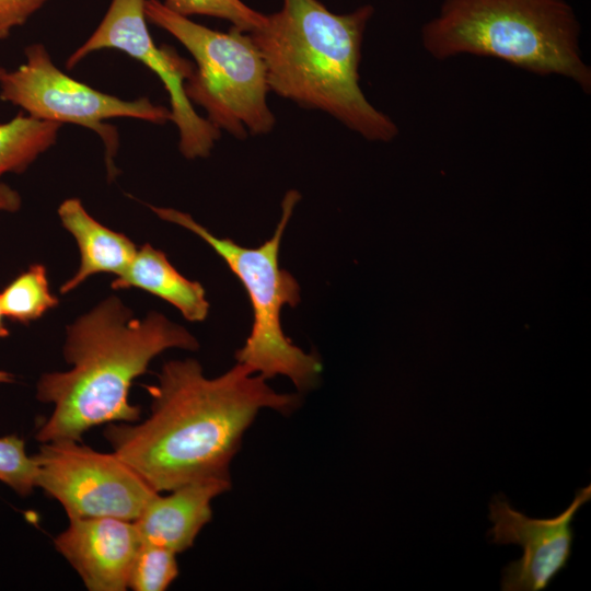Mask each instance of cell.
<instances>
[{"mask_svg": "<svg viewBox=\"0 0 591 591\" xmlns=\"http://www.w3.org/2000/svg\"><path fill=\"white\" fill-rule=\"evenodd\" d=\"M266 381L239 362L209 379L195 359L169 361L157 383L146 386L149 416L108 424L104 437L158 493L205 478H230V464L257 414L270 408L289 415L301 404L300 393H277Z\"/></svg>", "mask_w": 591, "mask_h": 591, "instance_id": "1", "label": "cell"}, {"mask_svg": "<svg viewBox=\"0 0 591 591\" xmlns=\"http://www.w3.org/2000/svg\"><path fill=\"white\" fill-rule=\"evenodd\" d=\"M197 350V339L159 312L136 318L117 297H109L67 327L63 357L71 369L40 376L36 397L53 405L36 439L81 441L91 428L140 420L129 402L135 379L161 352Z\"/></svg>", "mask_w": 591, "mask_h": 591, "instance_id": "2", "label": "cell"}, {"mask_svg": "<svg viewBox=\"0 0 591 591\" xmlns=\"http://www.w3.org/2000/svg\"><path fill=\"white\" fill-rule=\"evenodd\" d=\"M373 14L371 4L337 14L318 0H282L279 11L248 33L264 60L269 91L324 112L368 140L394 139L396 124L359 84L363 35Z\"/></svg>", "mask_w": 591, "mask_h": 591, "instance_id": "3", "label": "cell"}, {"mask_svg": "<svg viewBox=\"0 0 591 591\" xmlns=\"http://www.w3.org/2000/svg\"><path fill=\"white\" fill-rule=\"evenodd\" d=\"M580 24L566 0H443L421 27L436 59L495 57L540 76L557 74L591 91L579 46Z\"/></svg>", "mask_w": 591, "mask_h": 591, "instance_id": "4", "label": "cell"}, {"mask_svg": "<svg viewBox=\"0 0 591 591\" xmlns=\"http://www.w3.org/2000/svg\"><path fill=\"white\" fill-rule=\"evenodd\" d=\"M300 198L294 189L285 195L281 218L273 236L256 248L215 236L185 212L161 207L151 209L161 219L201 237L245 287L253 308V325L245 344L235 352L236 361L266 380L287 376L298 392L303 393L316 384L323 366L316 354L303 351L282 332L281 308H293L300 302V287L290 273L279 267L280 241Z\"/></svg>", "mask_w": 591, "mask_h": 591, "instance_id": "5", "label": "cell"}, {"mask_svg": "<svg viewBox=\"0 0 591 591\" xmlns=\"http://www.w3.org/2000/svg\"><path fill=\"white\" fill-rule=\"evenodd\" d=\"M148 22L174 36L196 66L184 83L190 103L201 106L219 130L239 139L270 132L276 118L267 104L264 60L248 33L234 26L219 32L146 0Z\"/></svg>", "mask_w": 591, "mask_h": 591, "instance_id": "6", "label": "cell"}, {"mask_svg": "<svg viewBox=\"0 0 591 591\" xmlns=\"http://www.w3.org/2000/svg\"><path fill=\"white\" fill-rule=\"evenodd\" d=\"M26 61L0 80V99L25 109L28 115L59 124L70 123L95 131L105 146L109 178L118 173L114 157L118 132L106 119L130 117L154 124L171 120L166 107L147 97L126 101L79 82L57 68L42 44L25 49Z\"/></svg>", "mask_w": 591, "mask_h": 591, "instance_id": "7", "label": "cell"}, {"mask_svg": "<svg viewBox=\"0 0 591 591\" xmlns=\"http://www.w3.org/2000/svg\"><path fill=\"white\" fill-rule=\"evenodd\" d=\"M33 457L37 487L56 499L69 519L135 521L160 494L114 452H99L77 440L44 442Z\"/></svg>", "mask_w": 591, "mask_h": 591, "instance_id": "8", "label": "cell"}, {"mask_svg": "<svg viewBox=\"0 0 591 591\" xmlns=\"http://www.w3.org/2000/svg\"><path fill=\"white\" fill-rule=\"evenodd\" d=\"M146 0H112L99 26L67 60L73 68L89 54L118 49L144 63L157 73L170 96L171 120L179 134L178 148L187 159L210 154L221 130L199 116L187 99L184 83L194 65L169 46L157 47L147 26Z\"/></svg>", "mask_w": 591, "mask_h": 591, "instance_id": "9", "label": "cell"}, {"mask_svg": "<svg viewBox=\"0 0 591 591\" xmlns=\"http://www.w3.org/2000/svg\"><path fill=\"white\" fill-rule=\"evenodd\" d=\"M591 499V485L577 489L565 511L547 519L531 518L514 509L505 495H495L489 503L490 543L518 544L523 555L510 561L501 572L502 591H541L566 568L575 538L572 522L580 508Z\"/></svg>", "mask_w": 591, "mask_h": 591, "instance_id": "10", "label": "cell"}, {"mask_svg": "<svg viewBox=\"0 0 591 591\" xmlns=\"http://www.w3.org/2000/svg\"><path fill=\"white\" fill-rule=\"evenodd\" d=\"M140 544L134 521L107 517L69 519L55 538L56 549L90 591L126 590Z\"/></svg>", "mask_w": 591, "mask_h": 591, "instance_id": "11", "label": "cell"}, {"mask_svg": "<svg viewBox=\"0 0 591 591\" xmlns=\"http://www.w3.org/2000/svg\"><path fill=\"white\" fill-rule=\"evenodd\" d=\"M231 488L225 477L205 478L158 494L134 521L141 543L178 554L188 549L212 518L213 499Z\"/></svg>", "mask_w": 591, "mask_h": 591, "instance_id": "12", "label": "cell"}, {"mask_svg": "<svg viewBox=\"0 0 591 591\" xmlns=\"http://www.w3.org/2000/svg\"><path fill=\"white\" fill-rule=\"evenodd\" d=\"M58 216L63 228L77 241L80 251V266L60 287V293L74 290L90 276L99 273L117 276L135 257L138 250L135 243L125 234L96 221L78 198L62 201L58 208Z\"/></svg>", "mask_w": 591, "mask_h": 591, "instance_id": "13", "label": "cell"}, {"mask_svg": "<svg viewBox=\"0 0 591 591\" xmlns=\"http://www.w3.org/2000/svg\"><path fill=\"white\" fill-rule=\"evenodd\" d=\"M115 290L138 288L174 305L190 322L204 321L209 312L204 287L181 275L166 255L144 244L127 268L112 281Z\"/></svg>", "mask_w": 591, "mask_h": 591, "instance_id": "14", "label": "cell"}, {"mask_svg": "<svg viewBox=\"0 0 591 591\" xmlns=\"http://www.w3.org/2000/svg\"><path fill=\"white\" fill-rule=\"evenodd\" d=\"M61 124L19 114L0 124V176L22 173L57 140Z\"/></svg>", "mask_w": 591, "mask_h": 591, "instance_id": "15", "label": "cell"}, {"mask_svg": "<svg viewBox=\"0 0 591 591\" xmlns=\"http://www.w3.org/2000/svg\"><path fill=\"white\" fill-rule=\"evenodd\" d=\"M58 303V298L50 292L47 271L42 264L30 266L0 292L4 317L22 324L38 320Z\"/></svg>", "mask_w": 591, "mask_h": 591, "instance_id": "16", "label": "cell"}, {"mask_svg": "<svg viewBox=\"0 0 591 591\" xmlns=\"http://www.w3.org/2000/svg\"><path fill=\"white\" fill-rule=\"evenodd\" d=\"M177 576L176 553L159 545L141 543L130 568L128 588L135 591H163Z\"/></svg>", "mask_w": 591, "mask_h": 591, "instance_id": "17", "label": "cell"}, {"mask_svg": "<svg viewBox=\"0 0 591 591\" xmlns=\"http://www.w3.org/2000/svg\"><path fill=\"white\" fill-rule=\"evenodd\" d=\"M162 3L185 18L206 15L227 20L245 33L256 31L266 21V14L252 9L242 0H163Z\"/></svg>", "mask_w": 591, "mask_h": 591, "instance_id": "18", "label": "cell"}, {"mask_svg": "<svg viewBox=\"0 0 591 591\" xmlns=\"http://www.w3.org/2000/svg\"><path fill=\"white\" fill-rule=\"evenodd\" d=\"M0 483L21 496L37 487V466L25 451L24 440L16 436L0 438Z\"/></svg>", "mask_w": 591, "mask_h": 591, "instance_id": "19", "label": "cell"}, {"mask_svg": "<svg viewBox=\"0 0 591 591\" xmlns=\"http://www.w3.org/2000/svg\"><path fill=\"white\" fill-rule=\"evenodd\" d=\"M48 0H0V39L23 25Z\"/></svg>", "mask_w": 591, "mask_h": 591, "instance_id": "20", "label": "cell"}, {"mask_svg": "<svg viewBox=\"0 0 591 591\" xmlns=\"http://www.w3.org/2000/svg\"><path fill=\"white\" fill-rule=\"evenodd\" d=\"M21 207L19 193L0 182V211L13 212Z\"/></svg>", "mask_w": 591, "mask_h": 591, "instance_id": "21", "label": "cell"}, {"mask_svg": "<svg viewBox=\"0 0 591 591\" xmlns=\"http://www.w3.org/2000/svg\"><path fill=\"white\" fill-rule=\"evenodd\" d=\"M7 336H9V328L4 323V315L0 304V338H4Z\"/></svg>", "mask_w": 591, "mask_h": 591, "instance_id": "22", "label": "cell"}, {"mask_svg": "<svg viewBox=\"0 0 591 591\" xmlns=\"http://www.w3.org/2000/svg\"><path fill=\"white\" fill-rule=\"evenodd\" d=\"M13 380H14L13 374L7 371L0 370V383H11L13 382Z\"/></svg>", "mask_w": 591, "mask_h": 591, "instance_id": "23", "label": "cell"}, {"mask_svg": "<svg viewBox=\"0 0 591 591\" xmlns=\"http://www.w3.org/2000/svg\"><path fill=\"white\" fill-rule=\"evenodd\" d=\"M5 69H3L2 67H0V80L1 78L3 77V74L5 73Z\"/></svg>", "mask_w": 591, "mask_h": 591, "instance_id": "24", "label": "cell"}]
</instances>
